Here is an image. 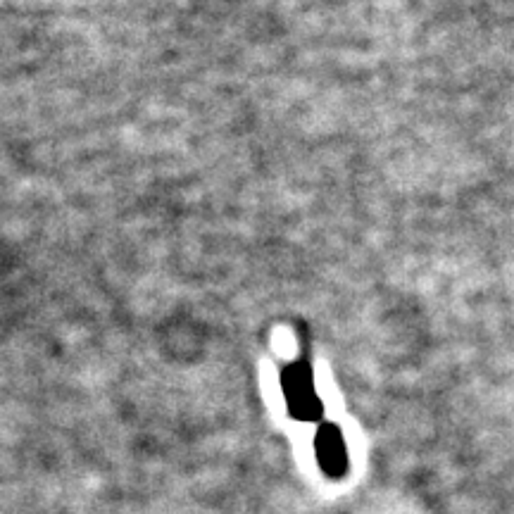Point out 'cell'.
Wrapping results in <instances>:
<instances>
[{
	"label": "cell",
	"instance_id": "1",
	"mask_svg": "<svg viewBox=\"0 0 514 514\" xmlns=\"http://www.w3.org/2000/svg\"><path fill=\"white\" fill-rule=\"evenodd\" d=\"M281 386H284V398L288 405V412H291L296 419H312L322 417L324 407L322 400H319L315 391V379H312L310 369L305 365H291L281 376Z\"/></svg>",
	"mask_w": 514,
	"mask_h": 514
},
{
	"label": "cell",
	"instance_id": "2",
	"mask_svg": "<svg viewBox=\"0 0 514 514\" xmlns=\"http://www.w3.org/2000/svg\"><path fill=\"white\" fill-rule=\"evenodd\" d=\"M315 453L319 467H322L331 479H338V476L348 472L346 438L338 431V426L324 424L322 429H319V434L315 438Z\"/></svg>",
	"mask_w": 514,
	"mask_h": 514
}]
</instances>
